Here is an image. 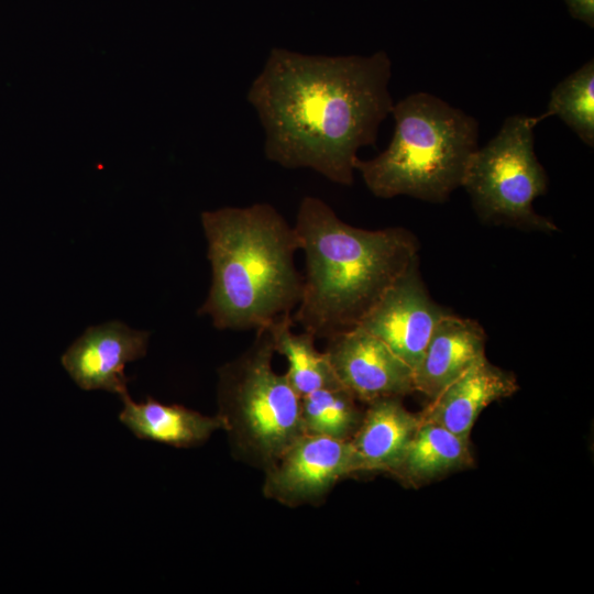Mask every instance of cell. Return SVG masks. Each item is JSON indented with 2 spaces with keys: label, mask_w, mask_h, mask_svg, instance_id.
I'll return each mask as SVG.
<instances>
[{
  "label": "cell",
  "mask_w": 594,
  "mask_h": 594,
  "mask_svg": "<svg viewBox=\"0 0 594 594\" xmlns=\"http://www.w3.org/2000/svg\"><path fill=\"white\" fill-rule=\"evenodd\" d=\"M557 116L587 146H594V59L561 80L550 94L547 109L537 123Z\"/></svg>",
  "instance_id": "17"
},
{
  "label": "cell",
  "mask_w": 594,
  "mask_h": 594,
  "mask_svg": "<svg viewBox=\"0 0 594 594\" xmlns=\"http://www.w3.org/2000/svg\"><path fill=\"white\" fill-rule=\"evenodd\" d=\"M266 470L265 495L287 505L314 502L341 479L364 472L350 441L308 433Z\"/></svg>",
  "instance_id": "7"
},
{
  "label": "cell",
  "mask_w": 594,
  "mask_h": 594,
  "mask_svg": "<svg viewBox=\"0 0 594 594\" xmlns=\"http://www.w3.org/2000/svg\"><path fill=\"white\" fill-rule=\"evenodd\" d=\"M212 282L199 315L218 329H262L298 306L304 276L295 266L294 228L270 204L204 211Z\"/></svg>",
  "instance_id": "3"
},
{
  "label": "cell",
  "mask_w": 594,
  "mask_h": 594,
  "mask_svg": "<svg viewBox=\"0 0 594 594\" xmlns=\"http://www.w3.org/2000/svg\"><path fill=\"white\" fill-rule=\"evenodd\" d=\"M293 228L306 267L293 320L316 338L359 326L419 261V243L409 230L353 227L317 197L300 201Z\"/></svg>",
  "instance_id": "2"
},
{
  "label": "cell",
  "mask_w": 594,
  "mask_h": 594,
  "mask_svg": "<svg viewBox=\"0 0 594 594\" xmlns=\"http://www.w3.org/2000/svg\"><path fill=\"white\" fill-rule=\"evenodd\" d=\"M420 419L407 410L400 397H384L367 404L350 442L364 472L393 474L415 436Z\"/></svg>",
  "instance_id": "13"
},
{
  "label": "cell",
  "mask_w": 594,
  "mask_h": 594,
  "mask_svg": "<svg viewBox=\"0 0 594 594\" xmlns=\"http://www.w3.org/2000/svg\"><path fill=\"white\" fill-rule=\"evenodd\" d=\"M473 464L470 440L438 424L420 421L393 475L405 484L419 486Z\"/></svg>",
  "instance_id": "15"
},
{
  "label": "cell",
  "mask_w": 594,
  "mask_h": 594,
  "mask_svg": "<svg viewBox=\"0 0 594 594\" xmlns=\"http://www.w3.org/2000/svg\"><path fill=\"white\" fill-rule=\"evenodd\" d=\"M519 386L515 375L486 356L448 385L418 414L420 421L438 424L470 440L474 422L491 403L512 396Z\"/></svg>",
  "instance_id": "11"
},
{
  "label": "cell",
  "mask_w": 594,
  "mask_h": 594,
  "mask_svg": "<svg viewBox=\"0 0 594 594\" xmlns=\"http://www.w3.org/2000/svg\"><path fill=\"white\" fill-rule=\"evenodd\" d=\"M359 400L343 386L322 388L300 398L305 433L350 441L363 413Z\"/></svg>",
  "instance_id": "18"
},
{
  "label": "cell",
  "mask_w": 594,
  "mask_h": 594,
  "mask_svg": "<svg viewBox=\"0 0 594 594\" xmlns=\"http://www.w3.org/2000/svg\"><path fill=\"white\" fill-rule=\"evenodd\" d=\"M293 315H288L267 327L275 353L287 361L285 376L290 386L300 397L318 389L342 386L326 351L316 348V337L304 330L295 333Z\"/></svg>",
  "instance_id": "16"
},
{
  "label": "cell",
  "mask_w": 594,
  "mask_h": 594,
  "mask_svg": "<svg viewBox=\"0 0 594 594\" xmlns=\"http://www.w3.org/2000/svg\"><path fill=\"white\" fill-rule=\"evenodd\" d=\"M268 328L256 330L252 346L219 371V416L245 453L268 469L305 433L300 396L273 369Z\"/></svg>",
  "instance_id": "5"
},
{
  "label": "cell",
  "mask_w": 594,
  "mask_h": 594,
  "mask_svg": "<svg viewBox=\"0 0 594 594\" xmlns=\"http://www.w3.org/2000/svg\"><path fill=\"white\" fill-rule=\"evenodd\" d=\"M395 127L387 147L354 167L378 198L409 196L441 204L462 186L479 147V122L429 92L410 94L391 111Z\"/></svg>",
  "instance_id": "4"
},
{
  "label": "cell",
  "mask_w": 594,
  "mask_h": 594,
  "mask_svg": "<svg viewBox=\"0 0 594 594\" xmlns=\"http://www.w3.org/2000/svg\"><path fill=\"white\" fill-rule=\"evenodd\" d=\"M391 77L384 51L323 56L271 50L246 96L265 132L266 158L352 185L358 151L375 145L392 111Z\"/></svg>",
  "instance_id": "1"
},
{
  "label": "cell",
  "mask_w": 594,
  "mask_h": 594,
  "mask_svg": "<svg viewBox=\"0 0 594 594\" xmlns=\"http://www.w3.org/2000/svg\"><path fill=\"white\" fill-rule=\"evenodd\" d=\"M150 332L121 321L91 326L62 355L72 380L85 391L102 389L120 397L128 394L125 365L146 354Z\"/></svg>",
  "instance_id": "10"
},
{
  "label": "cell",
  "mask_w": 594,
  "mask_h": 594,
  "mask_svg": "<svg viewBox=\"0 0 594 594\" xmlns=\"http://www.w3.org/2000/svg\"><path fill=\"white\" fill-rule=\"evenodd\" d=\"M448 312L430 297L417 261L359 326L382 340L414 373L435 327Z\"/></svg>",
  "instance_id": "8"
},
{
  "label": "cell",
  "mask_w": 594,
  "mask_h": 594,
  "mask_svg": "<svg viewBox=\"0 0 594 594\" xmlns=\"http://www.w3.org/2000/svg\"><path fill=\"white\" fill-rule=\"evenodd\" d=\"M535 117L506 118L483 147L472 154L462 186L479 218L526 231L553 232L554 222L536 212L549 177L535 153Z\"/></svg>",
  "instance_id": "6"
},
{
  "label": "cell",
  "mask_w": 594,
  "mask_h": 594,
  "mask_svg": "<svg viewBox=\"0 0 594 594\" xmlns=\"http://www.w3.org/2000/svg\"><path fill=\"white\" fill-rule=\"evenodd\" d=\"M486 334L481 324L451 312L435 327L414 370L415 392L433 399L472 365L485 358Z\"/></svg>",
  "instance_id": "12"
},
{
  "label": "cell",
  "mask_w": 594,
  "mask_h": 594,
  "mask_svg": "<svg viewBox=\"0 0 594 594\" xmlns=\"http://www.w3.org/2000/svg\"><path fill=\"white\" fill-rule=\"evenodd\" d=\"M120 398L123 408L119 420L139 439L190 448L206 442L216 430L226 429L219 415L208 417L182 405H166L151 397L135 403L129 393Z\"/></svg>",
  "instance_id": "14"
},
{
  "label": "cell",
  "mask_w": 594,
  "mask_h": 594,
  "mask_svg": "<svg viewBox=\"0 0 594 594\" xmlns=\"http://www.w3.org/2000/svg\"><path fill=\"white\" fill-rule=\"evenodd\" d=\"M572 18L594 26V0H564Z\"/></svg>",
  "instance_id": "19"
},
{
  "label": "cell",
  "mask_w": 594,
  "mask_h": 594,
  "mask_svg": "<svg viewBox=\"0 0 594 594\" xmlns=\"http://www.w3.org/2000/svg\"><path fill=\"white\" fill-rule=\"evenodd\" d=\"M327 340L326 353L340 384L359 402L369 404L415 392L413 370L361 326Z\"/></svg>",
  "instance_id": "9"
}]
</instances>
